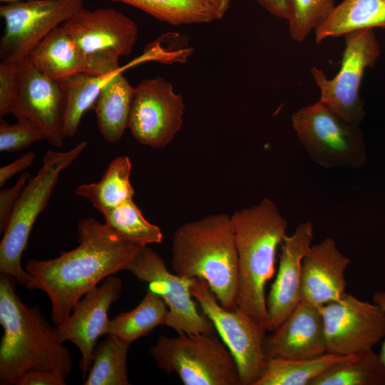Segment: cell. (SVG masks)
Returning a JSON list of instances; mask_svg holds the SVG:
<instances>
[{"mask_svg":"<svg viewBox=\"0 0 385 385\" xmlns=\"http://www.w3.org/2000/svg\"><path fill=\"white\" fill-rule=\"evenodd\" d=\"M28 58L40 72L58 82L75 74L86 73L83 56L63 24L51 31Z\"/></svg>","mask_w":385,"mask_h":385,"instance_id":"obj_20","label":"cell"},{"mask_svg":"<svg viewBox=\"0 0 385 385\" xmlns=\"http://www.w3.org/2000/svg\"><path fill=\"white\" fill-rule=\"evenodd\" d=\"M168 313V307L164 299L148 287L143 299L137 307L110 319L106 334L113 335L130 345L149 334L155 327L166 325Z\"/></svg>","mask_w":385,"mask_h":385,"instance_id":"obj_24","label":"cell"},{"mask_svg":"<svg viewBox=\"0 0 385 385\" xmlns=\"http://www.w3.org/2000/svg\"><path fill=\"white\" fill-rule=\"evenodd\" d=\"M123 70L120 68L104 85L95 105L98 130L108 143L119 141L128 128L135 93Z\"/></svg>","mask_w":385,"mask_h":385,"instance_id":"obj_22","label":"cell"},{"mask_svg":"<svg viewBox=\"0 0 385 385\" xmlns=\"http://www.w3.org/2000/svg\"><path fill=\"white\" fill-rule=\"evenodd\" d=\"M19 88L18 63L1 61L0 63V114L11 113Z\"/></svg>","mask_w":385,"mask_h":385,"instance_id":"obj_33","label":"cell"},{"mask_svg":"<svg viewBox=\"0 0 385 385\" xmlns=\"http://www.w3.org/2000/svg\"><path fill=\"white\" fill-rule=\"evenodd\" d=\"M66 380L51 371H36L23 374L14 385H65Z\"/></svg>","mask_w":385,"mask_h":385,"instance_id":"obj_35","label":"cell"},{"mask_svg":"<svg viewBox=\"0 0 385 385\" xmlns=\"http://www.w3.org/2000/svg\"><path fill=\"white\" fill-rule=\"evenodd\" d=\"M349 356L327 352L309 359H270L255 385H310L329 367Z\"/></svg>","mask_w":385,"mask_h":385,"instance_id":"obj_26","label":"cell"},{"mask_svg":"<svg viewBox=\"0 0 385 385\" xmlns=\"http://www.w3.org/2000/svg\"><path fill=\"white\" fill-rule=\"evenodd\" d=\"M314 237L312 223L299 224L280 245L278 271L266 296L267 330H274L302 301V264Z\"/></svg>","mask_w":385,"mask_h":385,"instance_id":"obj_17","label":"cell"},{"mask_svg":"<svg viewBox=\"0 0 385 385\" xmlns=\"http://www.w3.org/2000/svg\"><path fill=\"white\" fill-rule=\"evenodd\" d=\"M319 308L329 353L358 355L373 350L385 338V312L374 302L346 293L339 300Z\"/></svg>","mask_w":385,"mask_h":385,"instance_id":"obj_12","label":"cell"},{"mask_svg":"<svg viewBox=\"0 0 385 385\" xmlns=\"http://www.w3.org/2000/svg\"><path fill=\"white\" fill-rule=\"evenodd\" d=\"M118 71L101 76L79 73L61 82L66 97L63 118L66 138L75 135L83 114L96 105L101 89Z\"/></svg>","mask_w":385,"mask_h":385,"instance_id":"obj_28","label":"cell"},{"mask_svg":"<svg viewBox=\"0 0 385 385\" xmlns=\"http://www.w3.org/2000/svg\"><path fill=\"white\" fill-rule=\"evenodd\" d=\"M287 19L291 38L300 42L331 14L334 0H286Z\"/></svg>","mask_w":385,"mask_h":385,"instance_id":"obj_31","label":"cell"},{"mask_svg":"<svg viewBox=\"0 0 385 385\" xmlns=\"http://www.w3.org/2000/svg\"><path fill=\"white\" fill-rule=\"evenodd\" d=\"M104 223L122 238L141 246L160 243L163 233L160 227L149 222L133 200L102 213Z\"/></svg>","mask_w":385,"mask_h":385,"instance_id":"obj_30","label":"cell"},{"mask_svg":"<svg viewBox=\"0 0 385 385\" xmlns=\"http://www.w3.org/2000/svg\"><path fill=\"white\" fill-rule=\"evenodd\" d=\"M126 270L158 293L168 305L166 326L178 334H214L216 328L210 318L200 313L192 299V279L170 272L164 260L148 245L143 246Z\"/></svg>","mask_w":385,"mask_h":385,"instance_id":"obj_13","label":"cell"},{"mask_svg":"<svg viewBox=\"0 0 385 385\" xmlns=\"http://www.w3.org/2000/svg\"><path fill=\"white\" fill-rule=\"evenodd\" d=\"M83 7V0H29L0 6L4 22L1 61L19 63L54 29Z\"/></svg>","mask_w":385,"mask_h":385,"instance_id":"obj_11","label":"cell"},{"mask_svg":"<svg viewBox=\"0 0 385 385\" xmlns=\"http://www.w3.org/2000/svg\"><path fill=\"white\" fill-rule=\"evenodd\" d=\"M185 108L182 96L163 77L142 80L135 87L128 128L139 143L164 148L181 130Z\"/></svg>","mask_w":385,"mask_h":385,"instance_id":"obj_14","label":"cell"},{"mask_svg":"<svg viewBox=\"0 0 385 385\" xmlns=\"http://www.w3.org/2000/svg\"><path fill=\"white\" fill-rule=\"evenodd\" d=\"M62 24L83 56L86 73L98 76L120 68L119 58L131 53L138 35L135 22L113 8L82 7Z\"/></svg>","mask_w":385,"mask_h":385,"instance_id":"obj_8","label":"cell"},{"mask_svg":"<svg viewBox=\"0 0 385 385\" xmlns=\"http://www.w3.org/2000/svg\"><path fill=\"white\" fill-rule=\"evenodd\" d=\"M128 344L113 335L96 346L92 365L84 385H129L127 369Z\"/></svg>","mask_w":385,"mask_h":385,"instance_id":"obj_29","label":"cell"},{"mask_svg":"<svg viewBox=\"0 0 385 385\" xmlns=\"http://www.w3.org/2000/svg\"><path fill=\"white\" fill-rule=\"evenodd\" d=\"M16 280L0 274L1 384L14 385L23 374L51 371L66 378L72 359L53 328L36 307H28L15 292Z\"/></svg>","mask_w":385,"mask_h":385,"instance_id":"obj_2","label":"cell"},{"mask_svg":"<svg viewBox=\"0 0 385 385\" xmlns=\"http://www.w3.org/2000/svg\"><path fill=\"white\" fill-rule=\"evenodd\" d=\"M30 178L29 173H24L14 186L0 192V232L5 231L17 200Z\"/></svg>","mask_w":385,"mask_h":385,"instance_id":"obj_34","label":"cell"},{"mask_svg":"<svg viewBox=\"0 0 385 385\" xmlns=\"http://www.w3.org/2000/svg\"><path fill=\"white\" fill-rule=\"evenodd\" d=\"M35 158L34 152L25 153L12 163L2 166L0 168V187L4 184L14 175L27 169L30 167Z\"/></svg>","mask_w":385,"mask_h":385,"instance_id":"obj_36","label":"cell"},{"mask_svg":"<svg viewBox=\"0 0 385 385\" xmlns=\"http://www.w3.org/2000/svg\"><path fill=\"white\" fill-rule=\"evenodd\" d=\"M373 302L379 305L385 312V291L375 292L373 295ZM379 355L385 365V338L384 339Z\"/></svg>","mask_w":385,"mask_h":385,"instance_id":"obj_38","label":"cell"},{"mask_svg":"<svg viewBox=\"0 0 385 385\" xmlns=\"http://www.w3.org/2000/svg\"><path fill=\"white\" fill-rule=\"evenodd\" d=\"M43 139L41 130L26 118H19L14 124L0 120L1 152H17Z\"/></svg>","mask_w":385,"mask_h":385,"instance_id":"obj_32","label":"cell"},{"mask_svg":"<svg viewBox=\"0 0 385 385\" xmlns=\"http://www.w3.org/2000/svg\"><path fill=\"white\" fill-rule=\"evenodd\" d=\"M385 29V0H344L315 30L319 43L330 37L374 28Z\"/></svg>","mask_w":385,"mask_h":385,"instance_id":"obj_23","label":"cell"},{"mask_svg":"<svg viewBox=\"0 0 385 385\" xmlns=\"http://www.w3.org/2000/svg\"><path fill=\"white\" fill-rule=\"evenodd\" d=\"M264 353L270 359H300L327 353L319 308L302 300L264 342Z\"/></svg>","mask_w":385,"mask_h":385,"instance_id":"obj_18","label":"cell"},{"mask_svg":"<svg viewBox=\"0 0 385 385\" xmlns=\"http://www.w3.org/2000/svg\"><path fill=\"white\" fill-rule=\"evenodd\" d=\"M19 88L11 114L26 118L43 133L50 144L61 146L66 138L63 118L66 97L61 82L40 72L29 60L18 63Z\"/></svg>","mask_w":385,"mask_h":385,"instance_id":"obj_15","label":"cell"},{"mask_svg":"<svg viewBox=\"0 0 385 385\" xmlns=\"http://www.w3.org/2000/svg\"><path fill=\"white\" fill-rule=\"evenodd\" d=\"M131 167L128 156L117 157L98 182L82 184L76 188L75 193L88 200L101 214L133 200L135 192L130 180Z\"/></svg>","mask_w":385,"mask_h":385,"instance_id":"obj_25","label":"cell"},{"mask_svg":"<svg viewBox=\"0 0 385 385\" xmlns=\"http://www.w3.org/2000/svg\"><path fill=\"white\" fill-rule=\"evenodd\" d=\"M122 289L123 282L119 277H106L101 285L91 289L75 304L69 317L56 327L61 342H70L78 348L83 379L91 369L97 339L106 334L110 321L108 309L119 299Z\"/></svg>","mask_w":385,"mask_h":385,"instance_id":"obj_16","label":"cell"},{"mask_svg":"<svg viewBox=\"0 0 385 385\" xmlns=\"http://www.w3.org/2000/svg\"><path fill=\"white\" fill-rule=\"evenodd\" d=\"M190 292L234 356L241 385H255L267 364L266 327L238 307L233 310L222 307L202 279H192Z\"/></svg>","mask_w":385,"mask_h":385,"instance_id":"obj_10","label":"cell"},{"mask_svg":"<svg viewBox=\"0 0 385 385\" xmlns=\"http://www.w3.org/2000/svg\"><path fill=\"white\" fill-rule=\"evenodd\" d=\"M172 254L176 274L205 280L222 307H237V253L230 216L210 215L182 225L173 234Z\"/></svg>","mask_w":385,"mask_h":385,"instance_id":"obj_3","label":"cell"},{"mask_svg":"<svg viewBox=\"0 0 385 385\" xmlns=\"http://www.w3.org/2000/svg\"><path fill=\"white\" fill-rule=\"evenodd\" d=\"M341 66L336 76L329 79L319 68L310 72L320 89V101L349 123L359 125L365 115L360 88L364 72L378 60L380 46L372 29L346 34Z\"/></svg>","mask_w":385,"mask_h":385,"instance_id":"obj_9","label":"cell"},{"mask_svg":"<svg viewBox=\"0 0 385 385\" xmlns=\"http://www.w3.org/2000/svg\"><path fill=\"white\" fill-rule=\"evenodd\" d=\"M0 1L5 4V3H11V2L19 1H22V0H0Z\"/></svg>","mask_w":385,"mask_h":385,"instance_id":"obj_39","label":"cell"},{"mask_svg":"<svg viewBox=\"0 0 385 385\" xmlns=\"http://www.w3.org/2000/svg\"><path fill=\"white\" fill-rule=\"evenodd\" d=\"M156 366L185 385H241L235 359L214 334L160 335L148 349Z\"/></svg>","mask_w":385,"mask_h":385,"instance_id":"obj_6","label":"cell"},{"mask_svg":"<svg viewBox=\"0 0 385 385\" xmlns=\"http://www.w3.org/2000/svg\"><path fill=\"white\" fill-rule=\"evenodd\" d=\"M310 385H385V365L371 350L335 364Z\"/></svg>","mask_w":385,"mask_h":385,"instance_id":"obj_27","label":"cell"},{"mask_svg":"<svg viewBox=\"0 0 385 385\" xmlns=\"http://www.w3.org/2000/svg\"><path fill=\"white\" fill-rule=\"evenodd\" d=\"M143 11L173 26L206 24L220 20L231 0H109Z\"/></svg>","mask_w":385,"mask_h":385,"instance_id":"obj_21","label":"cell"},{"mask_svg":"<svg viewBox=\"0 0 385 385\" xmlns=\"http://www.w3.org/2000/svg\"><path fill=\"white\" fill-rule=\"evenodd\" d=\"M350 262L332 237L311 245L302 264V300L320 307L342 299L346 294L344 273Z\"/></svg>","mask_w":385,"mask_h":385,"instance_id":"obj_19","label":"cell"},{"mask_svg":"<svg viewBox=\"0 0 385 385\" xmlns=\"http://www.w3.org/2000/svg\"><path fill=\"white\" fill-rule=\"evenodd\" d=\"M292 127L310 159L325 168H359L366 161V143L359 125L347 122L324 103L299 108Z\"/></svg>","mask_w":385,"mask_h":385,"instance_id":"obj_7","label":"cell"},{"mask_svg":"<svg viewBox=\"0 0 385 385\" xmlns=\"http://www.w3.org/2000/svg\"><path fill=\"white\" fill-rule=\"evenodd\" d=\"M79 245L48 260H29L25 270L51 304V319L58 326L75 304L106 277L126 270L143 247L125 240L105 223L93 218L77 225Z\"/></svg>","mask_w":385,"mask_h":385,"instance_id":"obj_1","label":"cell"},{"mask_svg":"<svg viewBox=\"0 0 385 385\" xmlns=\"http://www.w3.org/2000/svg\"><path fill=\"white\" fill-rule=\"evenodd\" d=\"M86 145V141H81L68 151L48 150L45 153L41 167L22 190L4 232L0 243V273L12 276L28 289H34L35 281L23 269L21 257L33 225L48 205L61 173L77 159Z\"/></svg>","mask_w":385,"mask_h":385,"instance_id":"obj_5","label":"cell"},{"mask_svg":"<svg viewBox=\"0 0 385 385\" xmlns=\"http://www.w3.org/2000/svg\"><path fill=\"white\" fill-rule=\"evenodd\" d=\"M271 15L277 18L287 19L286 0H255Z\"/></svg>","mask_w":385,"mask_h":385,"instance_id":"obj_37","label":"cell"},{"mask_svg":"<svg viewBox=\"0 0 385 385\" xmlns=\"http://www.w3.org/2000/svg\"><path fill=\"white\" fill-rule=\"evenodd\" d=\"M230 217L237 253V307L267 329L265 286L274 274L277 247L287 235V221L268 198Z\"/></svg>","mask_w":385,"mask_h":385,"instance_id":"obj_4","label":"cell"}]
</instances>
